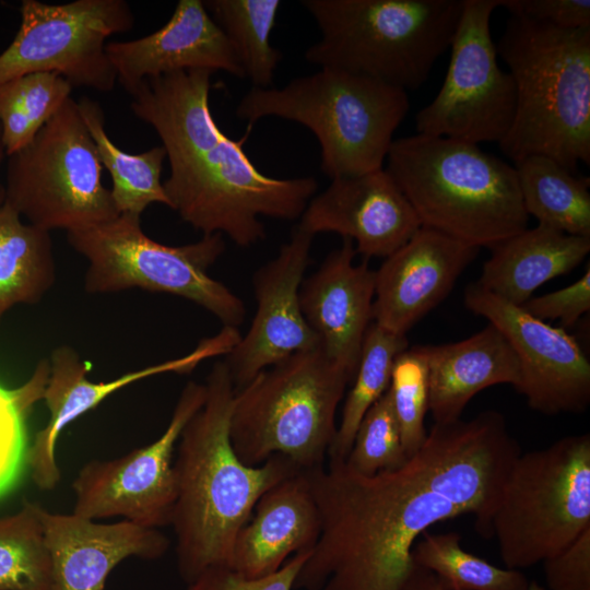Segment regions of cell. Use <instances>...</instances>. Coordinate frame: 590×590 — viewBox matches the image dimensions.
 I'll list each match as a JSON object with an SVG mask.
<instances>
[{
	"mask_svg": "<svg viewBox=\"0 0 590 590\" xmlns=\"http://www.w3.org/2000/svg\"><path fill=\"white\" fill-rule=\"evenodd\" d=\"M48 375L49 362L44 358L22 386L8 389L0 385V498L19 485L27 468L26 417L43 400Z\"/></svg>",
	"mask_w": 590,
	"mask_h": 590,
	"instance_id": "34",
	"label": "cell"
},
{
	"mask_svg": "<svg viewBox=\"0 0 590 590\" xmlns=\"http://www.w3.org/2000/svg\"><path fill=\"white\" fill-rule=\"evenodd\" d=\"M204 386L205 401L185 425L173 464L170 526L178 573L187 583L211 567L228 566L235 539L259 498L303 471L280 455L257 467L243 463L229 437L236 389L224 361L214 363Z\"/></svg>",
	"mask_w": 590,
	"mask_h": 590,
	"instance_id": "3",
	"label": "cell"
},
{
	"mask_svg": "<svg viewBox=\"0 0 590 590\" xmlns=\"http://www.w3.org/2000/svg\"><path fill=\"white\" fill-rule=\"evenodd\" d=\"M403 590H444V588L433 573L414 566Z\"/></svg>",
	"mask_w": 590,
	"mask_h": 590,
	"instance_id": "41",
	"label": "cell"
},
{
	"mask_svg": "<svg viewBox=\"0 0 590 590\" xmlns=\"http://www.w3.org/2000/svg\"><path fill=\"white\" fill-rule=\"evenodd\" d=\"M408 346L405 335L391 333L371 322L365 333L353 386L345 399L340 425L328 451L329 461H344L361 421L386 392L397 355Z\"/></svg>",
	"mask_w": 590,
	"mask_h": 590,
	"instance_id": "30",
	"label": "cell"
},
{
	"mask_svg": "<svg viewBox=\"0 0 590 590\" xmlns=\"http://www.w3.org/2000/svg\"><path fill=\"white\" fill-rule=\"evenodd\" d=\"M320 39L310 63L418 88L450 47L462 0H304Z\"/></svg>",
	"mask_w": 590,
	"mask_h": 590,
	"instance_id": "6",
	"label": "cell"
},
{
	"mask_svg": "<svg viewBox=\"0 0 590 590\" xmlns=\"http://www.w3.org/2000/svg\"><path fill=\"white\" fill-rule=\"evenodd\" d=\"M73 86L54 72L0 85V125L7 156L26 146L70 97Z\"/></svg>",
	"mask_w": 590,
	"mask_h": 590,
	"instance_id": "33",
	"label": "cell"
},
{
	"mask_svg": "<svg viewBox=\"0 0 590 590\" xmlns=\"http://www.w3.org/2000/svg\"><path fill=\"white\" fill-rule=\"evenodd\" d=\"M67 239L87 261L84 290L90 294L142 288L186 298L214 315L224 327L237 328L246 318L245 303L208 272L225 250L221 234L167 246L142 231L139 215L121 213L67 232Z\"/></svg>",
	"mask_w": 590,
	"mask_h": 590,
	"instance_id": "9",
	"label": "cell"
},
{
	"mask_svg": "<svg viewBox=\"0 0 590 590\" xmlns=\"http://www.w3.org/2000/svg\"><path fill=\"white\" fill-rule=\"evenodd\" d=\"M102 173L78 102L69 97L26 146L8 156L4 202L49 232L97 225L119 215Z\"/></svg>",
	"mask_w": 590,
	"mask_h": 590,
	"instance_id": "11",
	"label": "cell"
},
{
	"mask_svg": "<svg viewBox=\"0 0 590 590\" xmlns=\"http://www.w3.org/2000/svg\"><path fill=\"white\" fill-rule=\"evenodd\" d=\"M315 236L335 233L356 243V252L388 257L422 224L411 203L385 169L331 179L308 202L297 225Z\"/></svg>",
	"mask_w": 590,
	"mask_h": 590,
	"instance_id": "18",
	"label": "cell"
},
{
	"mask_svg": "<svg viewBox=\"0 0 590 590\" xmlns=\"http://www.w3.org/2000/svg\"><path fill=\"white\" fill-rule=\"evenodd\" d=\"M516 88V113L498 143L514 163L553 158L571 173L590 163V30L510 15L496 45Z\"/></svg>",
	"mask_w": 590,
	"mask_h": 590,
	"instance_id": "4",
	"label": "cell"
},
{
	"mask_svg": "<svg viewBox=\"0 0 590 590\" xmlns=\"http://www.w3.org/2000/svg\"><path fill=\"white\" fill-rule=\"evenodd\" d=\"M210 70L149 78L134 86L132 113L158 134L169 163L163 188L169 208L203 235H226L240 247L266 237L259 216L293 221L315 196L312 177L272 178L228 138L209 104Z\"/></svg>",
	"mask_w": 590,
	"mask_h": 590,
	"instance_id": "1",
	"label": "cell"
},
{
	"mask_svg": "<svg viewBox=\"0 0 590 590\" xmlns=\"http://www.w3.org/2000/svg\"><path fill=\"white\" fill-rule=\"evenodd\" d=\"M320 533V517L306 471L269 488L238 532L228 567L247 578L278 571L291 555L310 551Z\"/></svg>",
	"mask_w": 590,
	"mask_h": 590,
	"instance_id": "23",
	"label": "cell"
},
{
	"mask_svg": "<svg viewBox=\"0 0 590 590\" xmlns=\"http://www.w3.org/2000/svg\"><path fill=\"white\" fill-rule=\"evenodd\" d=\"M203 3L228 39L252 87H271L282 59L270 42L281 1L206 0Z\"/></svg>",
	"mask_w": 590,
	"mask_h": 590,
	"instance_id": "29",
	"label": "cell"
},
{
	"mask_svg": "<svg viewBox=\"0 0 590 590\" xmlns=\"http://www.w3.org/2000/svg\"><path fill=\"white\" fill-rule=\"evenodd\" d=\"M204 401V384L187 382L157 439L114 459L86 462L72 482V512L92 520L121 517L152 529L170 524L174 452L185 425Z\"/></svg>",
	"mask_w": 590,
	"mask_h": 590,
	"instance_id": "14",
	"label": "cell"
},
{
	"mask_svg": "<svg viewBox=\"0 0 590 590\" xmlns=\"http://www.w3.org/2000/svg\"><path fill=\"white\" fill-rule=\"evenodd\" d=\"M465 307L496 327L517 355L520 381L516 390L529 406L544 414L580 413L590 403V363L578 341L562 328L539 320L470 284Z\"/></svg>",
	"mask_w": 590,
	"mask_h": 590,
	"instance_id": "15",
	"label": "cell"
},
{
	"mask_svg": "<svg viewBox=\"0 0 590 590\" xmlns=\"http://www.w3.org/2000/svg\"><path fill=\"white\" fill-rule=\"evenodd\" d=\"M56 281L50 232L30 223L7 202L0 205V322L20 304L39 303Z\"/></svg>",
	"mask_w": 590,
	"mask_h": 590,
	"instance_id": "26",
	"label": "cell"
},
{
	"mask_svg": "<svg viewBox=\"0 0 590 590\" xmlns=\"http://www.w3.org/2000/svg\"><path fill=\"white\" fill-rule=\"evenodd\" d=\"M354 243L343 238L299 287L302 312L333 362L355 377L365 333L373 322L375 270L354 264Z\"/></svg>",
	"mask_w": 590,
	"mask_h": 590,
	"instance_id": "21",
	"label": "cell"
},
{
	"mask_svg": "<svg viewBox=\"0 0 590 590\" xmlns=\"http://www.w3.org/2000/svg\"><path fill=\"white\" fill-rule=\"evenodd\" d=\"M314 237L296 226L279 253L253 273V320L224 359L236 390L292 354L320 347L298 296Z\"/></svg>",
	"mask_w": 590,
	"mask_h": 590,
	"instance_id": "16",
	"label": "cell"
},
{
	"mask_svg": "<svg viewBox=\"0 0 590 590\" xmlns=\"http://www.w3.org/2000/svg\"><path fill=\"white\" fill-rule=\"evenodd\" d=\"M479 248L422 226L375 271L373 322L405 335L452 290Z\"/></svg>",
	"mask_w": 590,
	"mask_h": 590,
	"instance_id": "19",
	"label": "cell"
},
{
	"mask_svg": "<svg viewBox=\"0 0 590 590\" xmlns=\"http://www.w3.org/2000/svg\"><path fill=\"white\" fill-rule=\"evenodd\" d=\"M590 528V435L520 453L491 521L506 568L555 556Z\"/></svg>",
	"mask_w": 590,
	"mask_h": 590,
	"instance_id": "10",
	"label": "cell"
},
{
	"mask_svg": "<svg viewBox=\"0 0 590 590\" xmlns=\"http://www.w3.org/2000/svg\"><path fill=\"white\" fill-rule=\"evenodd\" d=\"M543 565L550 590H590V528Z\"/></svg>",
	"mask_w": 590,
	"mask_h": 590,
	"instance_id": "39",
	"label": "cell"
},
{
	"mask_svg": "<svg viewBox=\"0 0 590 590\" xmlns=\"http://www.w3.org/2000/svg\"><path fill=\"white\" fill-rule=\"evenodd\" d=\"M456 532H425L412 548L414 566L433 573L444 590H528L530 581L518 569L499 568L460 545Z\"/></svg>",
	"mask_w": 590,
	"mask_h": 590,
	"instance_id": "31",
	"label": "cell"
},
{
	"mask_svg": "<svg viewBox=\"0 0 590 590\" xmlns=\"http://www.w3.org/2000/svg\"><path fill=\"white\" fill-rule=\"evenodd\" d=\"M388 390L399 424L402 446L412 457L425 441L424 418L428 411V377L426 361L414 345L394 358Z\"/></svg>",
	"mask_w": 590,
	"mask_h": 590,
	"instance_id": "36",
	"label": "cell"
},
{
	"mask_svg": "<svg viewBox=\"0 0 590 590\" xmlns=\"http://www.w3.org/2000/svg\"><path fill=\"white\" fill-rule=\"evenodd\" d=\"M106 54L128 93L144 79L177 71L221 70L245 78L228 39L201 0H179L163 27L141 38L109 42Z\"/></svg>",
	"mask_w": 590,
	"mask_h": 590,
	"instance_id": "20",
	"label": "cell"
},
{
	"mask_svg": "<svg viewBox=\"0 0 590 590\" xmlns=\"http://www.w3.org/2000/svg\"><path fill=\"white\" fill-rule=\"evenodd\" d=\"M418 347L427 365L428 411L435 423L460 420L469 401L488 387L519 385L517 355L491 323L468 339Z\"/></svg>",
	"mask_w": 590,
	"mask_h": 590,
	"instance_id": "24",
	"label": "cell"
},
{
	"mask_svg": "<svg viewBox=\"0 0 590 590\" xmlns=\"http://www.w3.org/2000/svg\"><path fill=\"white\" fill-rule=\"evenodd\" d=\"M350 374L321 347L294 353L236 390L229 437L250 467L272 456L300 470L323 465L337 434L335 413Z\"/></svg>",
	"mask_w": 590,
	"mask_h": 590,
	"instance_id": "8",
	"label": "cell"
},
{
	"mask_svg": "<svg viewBox=\"0 0 590 590\" xmlns=\"http://www.w3.org/2000/svg\"><path fill=\"white\" fill-rule=\"evenodd\" d=\"M528 590H545L544 587H542L539 582H536L535 580L533 581H530L529 583V589Z\"/></svg>",
	"mask_w": 590,
	"mask_h": 590,
	"instance_id": "43",
	"label": "cell"
},
{
	"mask_svg": "<svg viewBox=\"0 0 590 590\" xmlns=\"http://www.w3.org/2000/svg\"><path fill=\"white\" fill-rule=\"evenodd\" d=\"M309 553L293 555L278 571L262 578L244 577L228 566L211 567L187 583L186 590H293Z\"/></svg>",
	"mask_w": 590,
	"mask_h": 590,
	"instance_id": "37",
	"label": "cell"
},
{
	"mask_svg": "<svg viewBox=\"0 0 590 590\" xmlns=\"http://www.w3.org/2000/svg\"><path fill=\"white\" fill-rule=\"evenodd\" d=\"M5 156H7V153H5V148L2 140V130H1V125H0V167ZM4 199H5V189L0 180V205L4 202Z\"/></svg>",
	"mask_w": 590,
	"mask_h": 590,
	"instance_id": "42",
	"label": "cell"
},
{
	"mask_svg": "<svg viewBox=\"0 0 590 590\" xmlns=\"http://www.w3.org/2000/svg\"><path fill=\"white\" fill-rule=\"evenodd\" d=\"M20 14L14 38L0 54V85L30 73L54 72L73 87L114 90L117 74L106 54V39L133 27L128 2L23 0Z\"/></svg>",
	"mask_w": 590,
	"mask_h": 590,
	"instance_id": "12",
	"label": "cell"
},
{
	"mask_svg": "<svg viewBox=\"0 0 590 590\" xmlns=\"http://www.w3.org/2000/svg\"><path fill=\"white\" fill-rule=\"evenodd\" d=\"M81 117L93 139L103 168L111 176L110 189L119 214L141 215L152 203L169 206L161 174L166 152L162 145L140 154L120 150L105 129V114L101 105L86 96L78 102Z\"/></svg>",
	"mask_w": 590,
	"mask_h": 590,
	"instance_id": "28",
	"label": "cell"
},
{
	"mask_svg": "<svg viewBox=\"0 0 590 590\" xmlns=\"http://www.w3.org/2000/svg\"><path fill=\"white\" fill-rule=\"evenodd\" d=\"M499 0H462L450 61L435 98L415 116L417 133L499 143L516 113V88L498 64L491 16Z\"/></svg>",
	"mask_w": 590,
	"mask_h": 590,
	"instance_id": "13",
	"label": "cell"
},
{
	"mask_svg": "<svg viewBox=\"0 0 590 590\" xmlns=\"http://www.w3.org/2000/svg\"><path fill=\"white\" fill-rule=\"evenodd\" d=\"M319 538L294 589L403 590L412 548L435 523L464 515L449 497L438 451L425 438L401 468L363 475L344 461L306 470Z\"/></svg>",
	"mask_w": 590,
	"mask_h": 590,
	"instance_id": "2",
	"label": "cell"
},
{
	"mask_svg": "<svg viewBox=\"0 0 590 590\" xmlns=\"http://www.w3.org/2000/svg\"><path fill=\"white\" fill-rule=\"evenodd\" d=\"M510 15H519L564 30H590L589 0H499Z\"/></svg>",
	"mask_w": 590,
	"mask_h": 590,
	"instance_id": "40",
	"label": "cell"
},
{
	"mask_svg": "<svg viewBox=\"0 0 590 590\" xmlns=\"http://www.w3.org/2000/svg\"><path fill=\"white\" fill-rule=\"evenodd\" d=\"M410 109L406 91L321 68L281 88L251 87L236 107L239 119L291 120L308 128L320 145V168L331 179L384 168L393 134Z\"/></svg>",
	"mask_w": 590,
	"mask_h": 590,
	"instance_id": "7",
	"label": "cell"
},
{
	"mask_svg": "<svg viewBox=\"0 0 590 590\" xmlns=\"http://www.w3.org/2000/svg\"><path fill=\"white\" fill-rule=\"evenodd\" d=\"M237 328L223 327L214 337L203 339L189 354L126 373L109 381H91V364L68 345L50 354L48 381L43 394L49 420L36 433L27 452V468L34 484L42 491L54 489L61 479L56 447L61 432L73 421L96 408L108 396L143 378L164 373L187 374L202 361L228 354L238 343Z\"/></svg>",
	"mask_w": 590,
	"mask_h": 590,
	"instance_id": "17",
	"label": "cell"
},
{
	"mask_svg": "<svg viewBox=\"0 0 590 590\" xmlns=\"http://www.w3.org/2000/svg\"><path fill=\"white\" fill-rule=\"evenodd\" d=\"M408 460L391 396L387 389L361 421L344 462L356 473L375 475L397 470Z\"/></svg>",
	"mask_w": 590,
	"mask_h": 590,
	"instance_id": "35",
	"label": "cell"
},
{
	"mask_svg": "<svg viewBox=\"0 0 590 590\" xmlns=\"http://www.w3.org/2000/svg\"><path fill=\"white\" fill-rule=\"evenodd\" d=\"M524 210L539 224L590 238V181L544 155L515 163Z\"/></svg>",
	"mask_w": 590,
	"mask_h": 590,
	"instance_id": "27",
	"label": "cell"
},
{
	"mask_svg": "<svg viewBox=\"0 0 590 590\" xmlns=\"http://www.w3.org/2000/svg\"><path fill=\"white\" fill-rule=\"evenodd\" d=\"M589 251L590 238L538 224L495 246L476 283L522 306L542 284L579 266Z\"/></svg>",
	"mask_w": 590,
	"mask_h": 590,
	"instance_id": "25",
	"label": "cell"
},
{
	"mask_svg": "<svg viewBox=\"0 0 590 590\" xmlns=\"http://www.w3.org/2000/svg\"><path fill=\"white\" fill-rule=\"evenodd\" d=\"M39 505L0 516V590H55Z\"/></svg>",
	"mask_w": 590,
	"mask_h": 590,
	"instance_id": "32",
	"label": "cell"
},
{
	"mask_svg": "<svg viewBox=\"0 0 590 590\" xmlns=\"http://www.w3.org/2000/svg\"><path fill=\"white\" fill-rule=\"evenodd\" d=\"M532 317L559 320L563 327H571L590 309V269L573 284L542 296L531 297L520 306Z\"/></svg>",
	"mask_w": 590,
	"mask_h": 590,
	"instance_id": "38",
	"label": "cell"
},
{
	"mask_svg": "<svg viewBox=\"0 0 590 590\" xmlns=\"http://www.w3.org/2000/svg\"><path fill=\"white\" fill-rule=\"evenodd\" d=\"M38 511L55 590H104L109 574L122 560H154L169 547V540L158 529L128 520L99 523L73 512H51L40 505Z\"/></svg>",
	"mask_w": 590,
	"mask_h": 590,
	"instance_id": "22",
	"label": "cell"
},
{
	"mask_svg": "<svg viewBox=\"0 0 590 590\" xmlns=\"http://www.w3.org/2000/svg\"><path fill=\"white\" fill-rule=\"evenodd\" d=\"M386 161L424 227L479 249L527 228L515 167L477 144L416 133L393 140Z\"/></svg>",
	"mask_w": 590,
	"mask_h": 590,
	"instance_id": "5",
	"label": "cell"
}]
</instances>
